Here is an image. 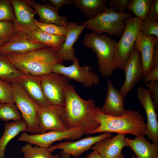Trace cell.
<instances>
[{
  "mask_svg": "<svg viewBox=\"0 0 158 158\" xmlns=\"http://www.w3.org/2000/svg\"><path fill=\"white\" fill-rule=\"evenodd\" d=\"M122 70L125 78L119 91L125 97L145 76L140 53L138 49L133 48L132 49L123 64Z\"/></svg>",
  "mask_w": 158,
  "mask_h": 158,
  "instance_id": "cell-11",
  "label": "cell"
},
{
  "mask_svg": "<svg viewBox=\"0 0 158 158\" xmlns=\"http://www.w3.org/2000/svg\"><path fill=\"white\" fill-rule=\"evenodd\" d=\"M19 82L29 97L40 107L50 104L42 88L41 76L25 74Z\"/></svg>",
  "mask_w": 158,
  "mask_h": 158,
  "instance_id": "cell-21",
  "label": "cell"
},
{
  "mask_svg": "<svg viewBox=\"0 0 158 158\" xmlns=\"http://www.w3.org/2000/svg\"><path fill=\"white\" fill-rule=\"evenodd\" d=\"M85 25H78L76 22H71L66 28L67 34L65 40L60 49L57 52V56L62 62L77 59L75 55L73 46L77 41Z\"/></svg>",
  "mask_w": 158,
  "mask_h": 158,
  "instance_id": "cell-19",
  "label": "cell"
},
{
  "mask_svg": "<svg viewBox=\"0 0 158 158\" xmlns=\"http://www.w3.org/2000/svg\"><path fill=\"white\" fill-rule=\"evenodd\" d=\"M152 0H129L127 9L135 17L141 20L146 18L149 11Z\"/></svg>",
  "mask_w": 158,
  "mask_h": 158,
  "instance_id": "cell-28",
  "label": "cell"
},
{
  "mask_svg": "<svg viewBox=\"0 0 158 158\" xmlns=\"http://www.w3.org/2000/svg\"><path fill=\"white\" fill-rule=\"evenodd\" d=\"M32 41L44 44L58 51L64 43L66 37L51 34L37 28L26 34Z\"/></svg>",
  "mask_w": 158,
  "mask_h": 158,
  "instance_id": "cell-24",
  "label": "cell"
},
{
  "mask_svg": "<svg viewBox=\"0 0 158 158\" xmlns=\"http://www.w3.org/2000/svg\"><path fill=\"white\" fill-rule=\"evenodd\" d=\"M125 135L118 133L113 137L105 138L94 144L91 149L97 151L102 158H115L122 153L123 148L128 146Z\"/></svg>",
  "mask_w": 158,
  "mask_h": 158,
  "instance_id": "cell-18",
  "label": "cell"
},
{
  "mask_svg": "<svg viewBox=\"0 0 158 158\" xmlns=\"http://www.w3.org/2000/svg\"><path fill=\"white\" fill-rule=\"evenodd\" d=\"M37 27L48 33L66 37L67 34L66 28L56 25L42 23L36 20Z\"/></svg>",
  "mask_w": 158,
  "mask_h": 158,
  "instance_id": "cell-32",
  "label": "cell"
},
{
  "mask_svg": "<svg viewBox=\"0 0 158 158\" xmlns=\"http://www.w3.org/2000/svg\"><path fill=\"white\" fill-rule=\"evenodd\" d=\"M27 1L38 15L40 22L53 24L65 28L68 25L69 23L67 17L60 16L59 11L49 3L45 2L40 4L32 0Z\"/></svg>",
  "mask_w": 158,
  "mask_h": 158,
  "instance_id": "cell-22",
  "label": "cell"
},
{
  "mask_svg": "<svg viewBox=\"0 0 158 158\" xmlns=\"http://www.w3.org/2000/svg\"><path fill=\"white\" fill-rule=\"evenodd\" d=\"M137 97L146 112L147 122L146 135L153 142L158 143V123L155 108L147 89L139 87L137 90Z\"/></svg>",
  "mask_w": 158,
  "mask_h": 158,
  "instance_id": "cell-15",
  "label": "cell"
},
{
  "mask_svg": "<svg viewBox=\"0 0 158 158\" xmlns=\"http://www.w3.org/2000/svg\"><path fill=\"white\" fill-rule=\"evenodd\" d=\"M111 136V133L106 132L97 136H88L75 141L60 142L51 145L47 149L51 152L57 149L62 150L65 153L76 158L85 151L91 149V147L97 142L105 138Z\"/></svg>",
  "mask_w": 158,
  "mask_h": 158,
  "instance_id": "cell-13",
  "label": "cell"
},
{
  "mask_svg": "<svg viewBox=\"0 0 158 158\" xmlns=\"http://www.w3.org/2000/svg\"><path fill=\"white\" fill-rule=\"evenodd\" d=\"M59 155L61 158H70L71 155L65 153L63 151L60 152Z\"/></svg>",
  "mask_w": 158,
  "mask_h": 158,
  "instance_id": "cell-43",
  "label": "cell"
},
{
  "mask_svg": "<svg viewBox=\"0 0 158 158\" xmlns=\"http://www.w3.org/2000/svg\"><path fill=\"white\" fill-rule=\"evenodd\" d=\"M0 21L11 22L15 27L16 20L11 0H0Z\"/></svg>",
  "mask_w": 158,
  "mask_h": 158,
  "instance_id": "cell-31",
  "label": "cell"
},
{
  "mask_svg": "<svg viewBox=\"0 0 158 158\" xmlns=\"http://www.w3.org/2000/svg\"><path fill=\"white\" fill-rule=\"evenodd\" d=\"M47 47L44 44L32 41L26 33L18 31L0 47V54L24 53Z\"/></svg>",
  "mask_w": 158,
  "mask_h": 158,
  "instance_id": "cell-17",
  "label": "cell"
},
{
  "mask_svg": "<svg viewBox=\"0 0 158 158\" xmlns=\"http://www.w3.org/2000/svg\"><path fill=\"white\" fill-rule=\"evenodd\" d=\"M65 102L62 120L68 129L80 128L84 134L88 135L100 124L95 118L97 107L93 99L85 100L69 84L64 91Z\"/></svg>",
  "mask_w": 158,
  "mask_h": 158,
  "instance_id": "cell-1",
  "label": "cell"
},
{
  "mask_svg": "<svg viewBox=\"0 0 158 158\" xmlns=\"http://www.w3.org/2000/svg\"><path fill=\"white\" fill-rule=\"evenodd\" d=\"M32 145L28 143L21 147V151L24 158H50L53 155L47 148Z\"/></svg>",
  "mask_w": 158,
  "mask_h": 158,
  "instance_id": "cell-30",
  "label": "cell"
},
{
  "mask_svg": "<svg viewBox=\"0 0 158 158\" xmlns=\"http://www.w3.org/2000/svg\"><path fill=\"white\" fill-rule=\"evenodd\" d=\"M0 119L8 122L23 119L22 115L15 103H0Z\"/></svg>",
  "mask_w": 158,
  "mask_h": 158,
  "instance_id": "cell-29",
  "label": "cell"
},
{
  "mask_svg": "<svg viewBox=\"0 0 158 158\" xmlns=\"http://www.w3.org/2000/svg\"><path fill=\"white\" fill-rule=\"evenodd\" d=\"M8 41L6 40H0V47L3 45Z\"/></svg>",
  "mask_w": 158,
  "mask_h": 158,
  "instance_id": "cell-44",
  "label": "cell"
},
{
  "mask_svg": "<svg viewBox=\"0 0 158 158\" xmlns=\"http://www.w3.org/2000/svg\"><path fill=\"white\" fill-rule=\"evenodd\" d=\"M15 16V28L18 31L28 33L36 29V13L27 0H11Z\"/></svg>",
  "mask_w": 158,
  "mask_h": 158,
  "instance_id": "cell-14",
  "label": "cell"
},
{
  "mask_svg": "<svg viewBox=\"0 0 158 158\" xmlns=\"http://www.w3.org/2000/svg\"><path fill=\"white\" fill-rule=\"evenodd\" d=\"M158 66V42L157 43L155 47L153 57V68Z\"/></svg>",
  "mask_w": 158,
  "mask_h": 158,
  "instance_id": "cell-41",
  "label": "cell"
},
{
  "mask_svg": "<svg viewBox=\"0 0 158 158\" xmlns=\"http://www.w3.org/2000/svg\"><path fill=\"white\" fill-rule=\"evenodd\" d=\"M95 118L99 126L91 134L102 132H114L119 134H130L136 136H145L147 128L142 115L138 111L126 110L121 116H113L102 113L97 107Z\"/></svg>",
  "mask_w": 158,
  "mask_h": 158,
  "instance_id": "cell-3",
  "label": "cell"
},
{
  "mask_svg": "<svg viewBox=\"0 0 158 158\" xmlns=\"http://www.w3.org/2000/svg\"><path fill=\"white\" fill-rule=\"evenodd\" d=\"M125 139L136 154L135 158H158V143H151L143 136Z\"/></svg>",
  "mask_w": 158,
  "mask_h": 158,
  "instance_id": "cell-23",
  "label": "cell"
},
{
  "mask_svg": "<svg viewBox=\"0 0 158 158\" xmlns=\"http://www.w3.org/2000/svg\"><path fill=\"white\" fill-rule=\"evenodd\" d=\"M73 62V64L68 66H64L62 63H56L54 66L52 72L61 74L69 79H73L87 87L99 84L98 75L91 70L89 66L85 65L81 66L78 59Z\"/></svg>",
  "mask_w": 158,
  "mask_h": 158,
  "instance_id": "cell-10",
  "label": "cell"
},
{
  "mask_svg": "<svg viewBox=\"0 0 158 158\" xmlns=\"http://www.w3.org/2000/svg\"><path fill=\"white\" fill-rule=\"evenodd\" d=\"M115 158H125L122 153L120 154L118 156Z\"/></svg>",
  "mask_w": 158,
  "mask_h": 158,
  "instance_id": "cell-46",
  "label": "cell"
},
{
  "mask_svg": "<svg viewBox=\"0 0 158 158\" xmlns=\"http://www.w3.org/2000/svg\"><path fill=\"white\" fill-rule=\"evenodd\" d=\"M107 92L104 104L101 108V111L106 114L113 116H120L124 113L125 97L108 79Z\"/></svg>",
  "mask_w": 158,
  "mask_h": 158,
  "instance_id": "cell-20",
  "label": "cell"
},
{
  "mask_svg": "<svg viewBox=\"0 0 158 158\" xmlns=\"http://www.w3.org/2000/svg\"><path fill=\"white\" fill-rule=\"evenodd\" d=\"M84 135L80 128L68 129L63 131L52 130L35 134H29L24 131L21 134L18 140L48 148L55 142L62 140H75L80 138Z\"/></svg>",
  "mask_w": 158,
  "mask_h": 158,
  "instance_id": "cell-8",
  "label": "cell"
},
{
  "mask_svg": "<svg viewBox=\"0 0 158 158\" xmlns=\"http://www.w3.org/2000/svg\"><path fill=\"white\" fill-rule=\"evenodd\" d=\"M17 32L12 22L0 21V40L8 41Z\"/></svg>",
  "mask_w": 158,
  "mask_h": 158,
  "instance_id": "cell-35",
  "label": "cell"
},
{
  "mask_svg": "<svg viewBox=\"0 0 158 158\" xmlns=\"http://www.w3.org/2000/svg\"><path fill=\"white\" fill-rule=\"evenodd\" d=\"M140 32L146 36L154 35L158 39V22L146 18L142 20Z\"/></svg>",
  "mask_w": 158,
  "mask_h": 158,
  "instance_id": "cell-33",
  "label": "cell"
},
{
  "mask_svg": "<svg viewBox=\"0 0 158 158\" xmlns=\"http://www.w3.org/2000/svg\"><path fill=\"white\" fill-rule=\"evenodd\" d=\"M86 158H102L99 154L96 151L94 150L89 154Z\"/></svg>",
  "mask_w": 158,
  "mask_h": 158,
  "instance_id": "cell-42",
  "label": "cell"
},
{
  "mask_svg": "<svg viewBox=\"0 0 158 158\" xmlns=\"http://www.w3.org/2000/svg\"><path fill=\"white\" fill-rule=\"evenodd\" d=\"M58 11L64 5L72 4V1L70 0H48Z\"/></svg>",
  "mask_w": 158,
  "mask_h": 158,
  "instance_id": "cell-40",
  "label": "cell"
},
{
  "mask_svg": "<svg viewBox=\"0 0 158 158\" xmlns=\"http://www.w3.org/2000/svg\"><path fill=\"white\" fill-rule=\"evenodd\" d=\"M129 0H110L108 8L121 13L126 12Z\"/></svg>",
  "mask_w": 158,
  "mask_h": 158,
  "instance_id": "cell-37",
  "label": "cell"
},
{
  "mask_svg": "<svg viewBox=\"0 0 158 158\" xmlns=\"http://www.w3.org/2000/svg\"><path fill=\"white\" fill-rule=\"evenodd\" d=\"M146 19L158 22V0H152L150 9Z\"/></svg>",
  "mask_w": 158,
  "mask_h": 158,
  "instance_id": "cell-38",
  "label": "cell"
},
{
  "mask_svg": "<svg viewBox=\"0 0 158 158\" xmlns=\"http://www.w3.org/2000/svg\"><path fill=\"white\" fill-rule=\"evenodd\" d=\"M27 126L23 119L5 123L4 132L0 138V158H5L6 147L9 142L20 132L26 131Z\"/></svg>",
  "mask_w": 158,
  "mask_h": 158,
  "instance_id": "cell-25",
  "label": "cell"
},
{
  "mask_svg": "<svg viewBox=\"0 0 158 158\" xmlns=\"http://www.w3.org/2000/svg\"><path fill=\"white\" fill-rule=\"evenodd\" d=\"M72 2V4L82 12L88 20L96 18L107 7L105 0H73Z\"/></svg>",
  "mask_w": 158,
  "mask_h": 158,
  "instance_id": "cell-26",
  "label": "cell"
},
{
  "mask_svg": "<svg viewBox=\"0 0 158 158\" xmlns=\"http://www.w3.org/2000/svg\"><path fill=\"white\" fill-rule=\"evenodd\" d=\"M42 77V87L50 104L64 106V91L69 84V78L61 74L53 72Z\"/></svg>",
  "mask_w": 158,
  "mask_h": 158,
  "instance_id": "cell-9",
  "label": "cell"
},
{
  "mask_svg": "<svg viewBox=\"0 0 158 158\" xmlns=\"http://www.w3.org/2000/svg\"><path fill=\"white\" fill-rule=\"evenodd\" d=\"M58 51L49 47L29 52L6 54L14 66L25 74L42 76L52 72L54 66L62 63Z\"/></svg>",
  "mask_w": 158,
  "mask_h": 158,
  "instance_id": "cell-2",
  "label": "cell"
},
{
  "mask_svg": "<svg viewBox=\"0 0 158 158\" xmlns=\"http://www.w3.org/2000/svg\"><path fill=\"white\" fill-rule=\"evenodd\" d=\"M25 75L14 66L6 55L0 54V80L10 83L19 82Z\"/></svg>",
  "mask_w": 158,
  "mask_h": 158,
  "instance_id": "cell-27",
  "label": "cell"
},
{
  "mask_svg": "<svg viewBox=\"0 0 158 158\" xmlns=\"http://www.w3.org/2000/svg\"><path fill=\"white\" fill-rule=\"evenodd\" d=\"M130 13H120L107 7L104 11L96 18L82 22L85 28L100 35L106 33L109 36L114 35L117 38L121 36L124 30V20L132 16Z\"/></svg>",
  "mask_w": 158,
  "mask_h": 158,
  "instance_id": "cell-5",
  "label": "cell"
},
{
  "mask_svg": "<svg viewBox=\"0 0 158 158\" xmlns=\"http://www.w3.org/2000/svg\"><path fill=\"white\" fill-rule=\"evenodd\" d=\"M50 158H61V156L59 154H56L54 155H52V156Z\"/></svg>",
  "mask_w": 158,
  "mask_h": 158,
  "instance_id": "cell-45",
  "label": "cell"
},
{
  "mask_svg": "<svg viewBox=\"0 0 158 158\" xmlns=\"http://www.w3.org/2000/svg\"><path fill=\"white\" fill-rule=\"evenodd\" d=\"M64 110V106L51 104L47 107H41L37 115L39 133L52 130L63 131L68 129L61 119Z\"/></svg>",
  "mask_w": 158,
  "mask_h": 158,
  "instance_id": "cell-12",
  "label": "cell"
},
{
  "mask_svg": "<svg viewBox=\"0 0 158 158\" xmlns=\"http://www.w3.org/2000/svg\"><path fill=\"white\" fill-rule=\"evenodd\" d=\"M142 20L132 16L126 19L124 30L114 48V63L116 69L122 70L123 64L133 49L139 33Z\"/></svg>",
  "mask_w": 158,
  "mask_h": 158,
  "instance_id": "cell-6",
  "label": "cell"
},
{
  "mask_svg": "<svg viewBox=\"0 0 158 158\" xmlns=\"http://www.w3.org/2000/svg\"><path fill=\"white\" fill-rule=\"evenodd\" d=\"M157 42L158 39L154 36H146L140 32L136 38L133 48L138 49L140 53L145 76L153 68L154 55Z\"/></svg>",
  "mask_w": 158,
  "mask_h": 158,
  "instance_id": "cell-16",
  "label": "cell"
},
{
  "mask_svg": "<svg viewBox=\"0 0 158 158\" xmlns=\"http://www.w3.org/2000/svg\"><path fill=\"white\" fill-rule=\"evenodd\" d=\"M155 109L158 110V80L145 83Z\"/></svg>",
  "mask_w": 158,
  "mask_h": 158,
  "instance_id": "cell-36",
  "label": "cell"
},
{
  "mask_svg": "<svg viewBox=\"0 0 158 158\" xmlns=\"http://www.w3.org/2000/svg\"><path fill=\"white\" fill-rule=\"evenodd\" d=\"M14 102L11 83L0 80V103Z\"/></svg>",
  "mask_w": 158,
  "mask_h": 158,
  "instance_id": "cell-34",
  "label": "cell"
},
{
  "mask_svg": "<svg viewBox=\"0 0 158 158\" xmlns=\"http://www.w3.org/2000/svg\"><path fill=\"white\" fill-rule=\"evenodd\" d=\"M132 158H135V156L134 155H133Z\"/></svg>",
  "mask_w": 158,
  "mask_h": 158,
  "instance_id": "cell-47",
  "label": "cell"
},
{
  "mask_svg": "<svg viewBox=\"0 0 158 158\" xmlns=\"http://www.w3.org/2000/svg\"><path fill=\"white\" fill-rule=\"evenodd\" d=\"M11 84L14 103L27 124V131L32 134L39 133L37 115L41 107L29 97L19 82Z\"/></svg>",
  "mask_w": 158,
  "mask_h": 158,
  "instance_id": "cell-7",
  "label": "cell"
},
{
  "mask_svg": "<svg viewBox=\"0 0 158 158\" xmlns=\"http://www.w3.org/2000/svg\"><path fill=\"white\" fill-rule=\"evenodd\" d=\"M116 40L106 34L99 35L91 32L83 38L85 46L91 49L97 59L98 70L103 77L111 76L116 69L114 63Z\"/></svg>",
  "mask_w": 158,
  "mask_h": 158,
  "instance_id": "cell-4",
  "label": "cell"
},
{
  "mask_svg": "<svg viewBox=\"0 0 158 158\" xmlns=\"http://www.w3.org/2000/svg\"><path fill=\"white\" fill-rule=\"evenodd\" d=\"M145 83H148L158 80V66L153 68L151 71L143 79Z\"/></svg>",
  "mask_w": 158,
  "mask_h": 158,
  "instance_id": "cell-39",
  "label": "cell"
}]
</instances>
